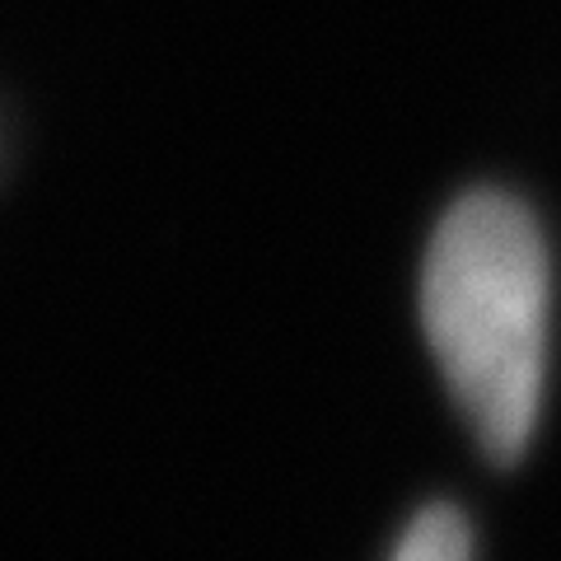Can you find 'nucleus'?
<instances>
[{
	"instance_id": "obj_1",
	"label": "nucleus",
	"mask_w": 561,
	"mask_h": 561,
	"mask_svg": "<svg viewBox=\"0 0 561 561\" xmlns=\"http://www.w3.org/2000/svg\"><path fill=\"white\" fill-rule=\"evenodd\" d=\"M421 323L486 459H524L548 389L552 257L519 197L478 187L445 210L421 272Z\"/></svg>"
},
{
	"instance_id": "obj_2",
	"label": "nucleus",
	"mask_w": 561,
	"mask_h": 561,
	"mask_svg": "<svg viewBox=\"0 0 561 561\" xmlns=\"http://www.w3.org/2000/svg\"><path fill=\"white\" fill-rule=\"evenodd\" d=\"M393 561H472V529L454 505L421 511L402 534Z\"/></svg>"
}]
</instances>
